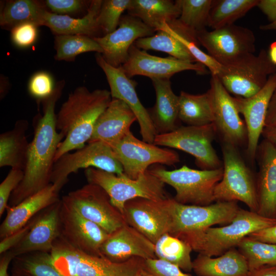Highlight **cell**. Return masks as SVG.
<instances>
[{
	"mask_svg": "<svg viewBox=\"0 0 276 276\" xmlns=\"http://www.w3.org/2000/svg\"><path fill=\"white\" fill-rule=\"evenodd\" d=\"M64 82L56 84L53 94L43 101V114L37 123L30 143L22 181L12 193L9 206H15L50 183L58 146L64 139L56 128L55 109Z\"/></svg>",
	"mask_w": 276,
	"mask_h": 276,
	"instance_id": "1",
	"label": "cell"
},
{
	"mask_svg": "<svg viewBox=\"0 0 276 276\" xmlns=\"http://www.w3.org/2000/svg\"><path fill=\"white\" fill-rule=\"evenodd\" d=\"M110 91H90L79 86L70 94L56 116V128L64 140L59 144L55 162L61 156L84 147L94 132L98 119L111 101Z\"/></svg>",
	"mask_w": 276,
	"mask_h": 276,
	"instance_id": "2",
	"label": "cell"
},
{
	"mask_svg": "<svg viewBox=\"0 0 276 276\" xmlns=\"http://www.w3.org/2000/svg\"><path fill=\"white\" fill-rule=\"evenodd\" d=\"M275 224L276 219L240 208L227 224L185 234L178 238L187 242L199 254L217 257L236 248L243 239L251 234Z\"/></svg>",
	"mask_w": 276,
	"mask_h": 276,
	"instance_id": "3",
	"label": "cell"
},
{
	"mask_svg": "<svg viewBox=\"0 0 276 276\" xmlns=\"http://www.w3.org/2000/svg\"><path fill=\"white\" fill-rule=\"evenodd\" d=\"M55 267L65 276H135L145 260L133 257L122 262L88 255L72 247L61 237L50 252Z\"/></svg>",
	"mask_w": 276,
	"mask_h": 276,
	"instance_id": "4",
	"label": "cell"
},
{
	"mask_svg": "<svg viewBox=\"0 0 276 276\" xmlns=\"http://www.w3.org/2000/svg\"><path fill=\"white\" fill-rule=\"evenodd\" d=\"M88 183L101 187L109 195L112 204L122 214L128 201L143 198L154 201L167 197L165 183L148 169L136 179H131L124 173L116 174L95 168L85 169Z\"/></svg>",
	"mask_w": 276,
	"mask_h": 276,
	"instance_id": "5",
	"label": "cell"
},
{
	"mask_svg": "<svg viewBox=\"0 0 276 276\" xmlns=\"http://www.w3.org/2000/svg\"><path fill=\"white\" fill-rule=\"evenodd\" d=\"M223 176L214 192V201H241L250 211L257 212L256 180L242 157L238 147L221 142Z\"/></svg>",
	"mask_w": 276,
	"mask_h": 276,
	"instance_id": "6",
	"label": "cell"
},
{
	"mask_svg": "<svg viewBox=\"0 0 276 276\" xmlns=\"http://www.w3.org/2000/svg\"><path fill=\"white\" fill-rule=\"evenodd\" d=\"M149 171L175 190V201L184 204L196 205H207L215 202V188L221 180L223 172V167L197 170L186 165L173 170L155 167Z\"/></svg>",
	"mask_w": 276,
	"mask_h": 276,
	"instance_id": "7",
	"label": "cell"
},
{
	"mask_svg": "<svg viewBox=\"0 0 276 276\" xmlns=\"http://www.w3.org/2000/svg\"><path fill=\"white\" fill-rule=\"evenodd\" d=\"M275 72L276 65L270 61L268 52L262 49L258 55L248 54L221 65L217 76L229 94L247 98L259 92Z\"/></svg>",
	"mask_w": 276,
	"mask_h": 276,
	"instance_id": "8",
	"label": "cell"
},
{
	"mask_svg": "<svg viewBox=\"0 0 276 276\" xmlns=\"http://www.w3.org/2000/svg\"><path fill=\"white\" fill-rule=\"evenodd\" d=\"M213 123L202 126H180L174 130L157 134L153 144L184 151L195 158L201 170L223 167L222 161L213 147L217 134Z\"/></svg>",
	"mask_w": 276,
	"mask_h": 276,
	"instance_id": "9",
	"label": "cell"
},
{
	"mask_svg": "<svg viewBox=\"0 0 276 276\" xmlns=\"http://www.w3.org/2000/svg\"><path fill=\"white\" fill-rule=\"evenodd\" d=\"M95 168L118 175L124 174L123 167L111 147L102 141L89 142L73 153L61 156L54 165L51 183L60 191L68 176L80 169Z\"/></svg>",
	"mask_w": 276,
	"mask_h": 276,
	"instance_id": "10",
	"label": "cell"
},
{
	"mask_svg": "<svg viewBox=\"0 0 276 276\" xmlns=\"http://www.w3.org/2000/svg\"><path fill=\"white\" fill-rule=\"evenodd\" d=\"M110 146L121 164L124 173L131 179H136L144 174L151 165L172 166L180 162L175 151L141 141L131 131Z\"/></svg>",
	"mask_w": 276,
	"mask_h": 276,
	"instance_id": "11",
	"label": "cell"
},
{
	"mask_svg": "<svg viewBox=\"0 0 276 276\" xmlns=\"http://www.w3.org/2000/svg\"><path fill=\"white\" fill-rule=\"evenodd\" d=\"M173 222L169 234L179 236L232 222L239 208L236 201H216L207 205L184 204L170 198Z\"/></svg>",
	"mask_w": 276,
	"mask_h": 276,
	"instance_id": "12",
	"label": "cell"
},
{
	"mask_svg": "<svg viewBox=\"0 0 276 276\" xmlns=\"http://www.w3.org/2000/svg\"><path fill=\"white\" fill-rule=\"evenodd\" d=\"M61 200L109 234L127 224L123 214L100 186L88 183L62 197Z\"/></svg>",
	"mask_w": 276,
	"mask_h": 276,
	"instance_id": "13",
	"label": "cell"
},
{
	"mask_svg": "<svg viewBox=\"0 0 276 276\" xmlns=\"http://www.w3.org/2000/svg\"><path fill=\"white\" fill-rule=\"evenodd\" d=\"M199 44L221 65L254 53L255 36L249 29L232 24L211 31L206 29L196 36Z\"/></svg>",
	"mask_w": 276,
	"mask_h": 276,
	"instance_id": "14",
	"label": "cell"
},
{
	"mask_svg": "<svg viewBox=\"0 0 276 276\" xmlns=\"http://www.w3.org/2000/svg\"><path fill=\"white\" fill-rule=\"evenodd\" d=\"M126 223L154 244L171 232L173 217L170 198L154 201L136 198L127 201L122 213Z\"/></svg>",
	"mask_w": 276,
	"mask_h": 276,
	"instance_id": "15",
	"label": "cell"
},
{
	"mask_svg": "<svg viewBox=\"0 0 276 276\" xmlns=\"http://www.w3.org/2000/svg\"><path fill=\"white\" fill-rule=\"evenodd\" d=\"M213 113V124L221 142L237 147L247 145V131L241 118L234 97L225 88L218 77L212 75L208 90Z\"/></svg>",
	"mask_w": 276,
	"mask_h": 276,
	"instance_id": "16",
	"label": "cell"
},
{
	"mask_svg": "<svg viewBox=\"0 0 276 276\" xmlns=\"http://www.w3.org/2000/svg\"><path fill=\"white\" fill-rule=\"evenodd\" d=\"M96 60L106 75L112 98L120 99L129 107L136 116L142 140L153 144L157 133L148 109L138 97L136 82L125 73L121 66L116 67L106 62L100 53H96Z\"/></svg>",
	"mask_w": 276,
	"mask_h": 276,
	"instance_id": "17",
	"label": "cell"
},
{
	"mask_svg": "<svg viewBox=\"0 0 276 276\" xmlns=\"http://www.w3.org/2000/svg\"><path fill=\"white\" fill-rule=\"evenodd\" d=\"M130 78L140 75L153 79H170L174 74L192 70L199 74L206 73L205 66L199 62H192L176 59L152 55L137 48L134 43L130 47L128 57L121 66Z\"/></svg>",
	"mask_w": 276,
	"mask_h": 276,
	"instance_id": "18",
	"label": "cell"
},
{
	"mask_svg": "<svg viewBox=\"0 0 276 276\" xmlns=\"http://www.w3.org/2000/svg\"><path fill=\"white\" fill-rule=\"evenodd\" d=\"M60 221V237L67 243L85 254L102 256L100 248L110 235L105 230L62 200Z\"/></svg>",
	"mask_w": 276,
	"mask_h": 276,
	"instance_id": "19",
	"label": "cell"
},
{
	"mask_svg": "<svg viewBox=\"0 0 276 276\" xmlns=\"http://www.w3.org/2000/svg\"><path fill=\"white\" fill-rule=\"evenodd\" d=\"M276 89V72L271 75L265 86L254 96L244 98L233 97L238 112L244 118L247 131L246 152L249 160L256 159L259 141L265 125L271 97Z\"/></svg>",
	"mask_w": 276,
	"mask_h": 276,
	"instance_id": "20",
	"label": "cell"
},
{
	"mask_svg": "<svg viewBox=\"0 0 276 276\" xmlns=\"http://www.w3.org/2000/svg\"><path fill=\"white\" fill-rule=\"evenodd\" d=\"M155 32L140 19L127 14L122 16L115 31L94 38L102 48L101 54L105 61L119 67L127 60L129 49L136 40L152 36Z\"/></svg>",
	"mask_w": 276,
	"mask_h": 276,
	"instance_id": "21",
	"label": "cell"
},
{
	"mask_svg": "<svg viewBox=\"0 0 276 276\" xmlns=\"http://www.w3.org/2000/svg\"><path fill=\"white\" fill-rule=\"evenodd\" d=\"M61 204L60 199L44 209L39 217L33 219L28 233L16 246L10 250L15 258L34 252H51L55 242L61 236Z\"/></svg>",
	"mask_w": 276,
	"mask_h": 276,
	"instance_id": "22",
	"label": "cell"
},
{
	"mask_svg": "<svg viewBox=\"0 0 276 276\" xmlns=\"http://www.w3.org/2000/svg\"><path fill=\"white\" fill-rule=\"evenodd\" d=\"M100 252L102 256L116 262H124L133 257L144 260L156 258L154 244L127 224L109 235Z\"/></svg>",
	"mask_w": 276,
	"mask_h": 276,
	"instance_id": "23",
	"label": "cell"
},
{
	"mask_svg": "<svg viewBox=\"0 0 276 276\" xmlns=\"http://www.w3.org/2000/svg\"><path fill=\"white\" fill-rule=\"evenodd\" d=\"M259 170L256 180L258 201L257 213L276 219V146L263 139L256 156Z\"/></svg>",
	"mask_w": 276,
	"mask_h": 276,
	"instance_id": "24",
	"label": "cell"
},
{
	"mask_svg": "<svg viewBox=\"0 0 276 276\" xmlns=\"http://www.w3.org/2000/svg\"><path fill=\"white\" fill-rule=\"evenodd\" d=\"M60 190L51 183L18 204L7 208V214L0 226V238H4L24 227L38 212L60 200Z\"/></svg>",
	"mask_w": 276,
	"mask_h": 276,
	"instance_id": "25",
	"label": "cell"
},
{
	"mask_svg": "<svg viewBox=\"0 0 276 276\" xmlns=\"http://www.w3.org/2000/svg\"><path fill=\"white\" fill-rule=\"evenodd\" d=\"M136 121L135 115L125 102L112 98L98 119L88 143L102 141L110 146L130 131L131 126Z\"/></svg>",
	"mask_w": 276,
	"mask_h": 276,
	"instance_id": "26",
	"label": "cell"
},
{
	"mask_svg": "<svg viewBox=\"0 0 276 276\" xmlns=\"http://www.w3.org/2000/svg\"><path fill=\"white\" fill-rule=\"evenodd\" d=\"M152 82L156 101L148 110L157 134L172 131L180 126L178 96L173 91L170 79H153Z\"/></svg>",
	"mask_w": 276,
	"mask_h": 276,
	"instance_id": "27",
	"label": "cell"
},
{
	"mask_svg": "<svg viewBox=\"0 0 276 276\" xmlns=\"http://www.w3.org/2000/svg\"><path fill=\"white\" fill-rule=\"evenodd\" d=\"M102 3L101 0L91 1L87 13L81 18H74L45 10L42 26L49 27L56 35L78 34L97 37V34L101 31L98 17Z\"/></svg>",
	"mask_w": 276,
	"mask_h": 276,
	"instance_id": "28",
	"label": "cell"
},
{
	"mask_svg": "<svg viewBox=\"0 0 276 276\" xmlns=\"http://www.w3.org/2000/svg\"><path fill=\"white\" fill-rule=\"evenodd\" d=\"M193 270L198 276H247V262L236 248L215 258L199 254L193 261Z\"/></svg>",
	"mask_w": 276,
	"mask_h": 276,
	"instance_id": "29",
	"label": "cell"
},
{
	"mask_svg": "<svg viewBox=\"0 0 276 276\" xmlns=\"http://www.w3.org/2000/svg\"><path fill=\"white\" fill-rule=\"evenodd\" d=\"M28 127V121L19 120L12 129L1 134V167L24 170L30 146L26 136Z\"/></svg>",
	"mask_w": 276,
	"mask_h": 276,
	"instance_id": "30",
	"label": "cell"
},
{
	"mask_svg": "<svg viewBox=\"0 0 276 276\" xmlns=\"http://www.w3.org/2000/svg\"><path fill=\"white\" fill-rule=\"evenodd\" d=\"M127 11L156 31L164 23L170 24L176 20L180 14L176 1L170 0H131Z\"/></svg>",
	"mask_w": 276,
	"mask_h": 276,
	"instance_id": "31",
	"label": "cell"
},
{
	"mask_svg": "<svg viewBox=\"0 0 276 276\" xmlns=\"http://www.w3.org/2000/svg\"><path fill=\"white\" fill-rule=\"evenodd\" d=\"M176 2L180 9V16L168 25L198 43L196 36L208 26L213 0H177Z\"/></svg>",
	"mask_w": 276,
	"mask_h": 276,
	"instance_id": "32",
	"label": "cell"
},
{
	"mask_svg": "<svg viewBox=\"0 0 276 276\" xmlns=\"http://www.w3.org/2000/svg\"><path fill=\"white\" fill-rule=\"evenodd\" d=\"M178 118L189 126H202L214 121L210 95H193L181 91L178 96Z\"/></svg>",
	"mask_w": 276,
	"mask_h": 276,
	"instance_id": "33",
	"label": "cell"
},
{
	"mask_svg": "<svg viewBox=\"0 0 276 276\" xmlns=\"http://www.w3.org/2000/svg\"><path fill=\"white\" fill-rule=\"evenodd\" d=\"M44 4L33 0H15L8 2L0 15L1 26L12 29L14 26L32 22L42 26Z\"/></svg>",
	"mask_w": 276,
	"mask_h": 276,
	"instance_id": "34",
	"label": "cell"
},
{
	"mask_svg": "<svg viewBox=\"0 0 276 276\" xmlns=\"http://www.w3.org/2000/svg\"><path fill=\"white\" fill-rule=\"evenodd\" d=\"M192 250L187 242L168 233L164 234L154 243L157 259L174 264L187 272L193 270Z\"/></svg>",
	"mask_w": 276,
	"mask_h": 276,
	"instance_id": "35",
	"label": "cell"
},
{
	"mask_svg": "<svg viewBox=\"0 0 276 276\" xmlns=\"http://www.w3.org/2000/svg\"><path fill=\"white\" fill-rule=\"evenodd\" d=\"M164 24L156 34L139 38L134 44L145 51H160L178 59L197 62L185 46L166 28Z\"/></svg>",
	"mask_w": 276,
	"mask_h": 276,
	"instance_id": "36",
	"label": "cell"
},
{
	"mask_svg": "<svg viewBox=\"0 0 276 276\" xmlns=\"http://www.w3.org/2000/svg\"><path fill=\"white\" fill-rule=\"evenodd\" d=\"M259 0H213L208 26L216 29L234 22L257 7Z\"/></svg>",
	"mask_w": 276,
	"mask_h": 276,
	"instance_id": "37",
	"label": "cell"
},
{
	"mask_svg": "<svg viewBox=\"0 0 276 276\" xmlns=\"http://www.w3.org/2000/svg\"><path fill=\"white\" fill-rule=\"evenodd\" d=\"M56 53L55 59L72 61L82 53H102V49L94 38L82 35H56L55 37Z\"/></svg>",
	"mask_w": 276,
	"mask_h": 276,
	"instance_id": "38",
	"label": "cell"
},
{
	"mask_svg": "<svg viewBox=\"0 0 276 276\" xmlns=\"http://www.w3.org/2000/svg\"><path fill=\"white\" fill-rule=\"evenodd\" d=\"M245 259L249 270L276 265V244L245 237L237 246Z\"/></svg>",
	"mask_w": 276,
	"mask_h": 276,
	"instance_id": "39",
	"label": "cell"
},
{
	"mask_svg": "<svg viewBox=\"0 0 276 276\" xmlns=\"http://www.w3.org/2000/svg\"><path fill=\"white\" fill-rule=\"evenodd\" d=\"M17 257L21 270L27 276H65L54 266L50 252H34Z\"/></svg>",
	"mask_w": 276,
	"mask_h": 276,
	"instance_id": "40",
	"label": "cell"
},
{
	"mask_svg": "<svg viewBox=\"0 0 276 276\" xmlns=\"http://www.w3.org/2000/svg\"><path fill=\"white\" fill-rule=\"evenodd\" d=\"M131 0H105L98 17L100 30L105 35L115 31L119 26L123 12L127 10Z\"/></svg>",
	"mask_w": 276,
	"mask_h": 276,
	"instance_id": "41",
	"label": "cell"
},
{
	"mask_svg": "<svg viewBox=\"0 0 276 276\" xmlns=\"http://www.w3.org/2000/svg\"><path fill=\"white\" fill-rule=\"evenodd\" d=\"M164 25L166 28L185 46L197 62L208 67L212 75L217 76L219 74L221 65L208 54L202 51L198 47L199 44L174 30L167 23H165Z\"/></svg>",
	"mask_w": 276,
	"mask_h": 276,
	"instance_id": "42",
	"label": "cell"
},
{
	"mask_svg": "<svg viewBox=\"0 0 276 276\" xmlns=\"http://www.w3.org/2000/svg\"><path fill=\"white\" fill-rule=\"evenodd\" d=\"M56 85L50 73L40 71L32 76L28 88L32 97L39 100H44L53 94Z\"/></svg>",
	"mask_w": 276,
	"mask_h": 276,
	"instance_id": "43",
	"label": "cell"
},
{
	"mask_svg": "<svg viewBox=\"0 0 276 276\" xmlns=\"http://www.w3.org/2000/svg\"><path fill=\"white\" fill-rule=\"evenodd\" d=\"M24 176V170L11 168L7 176L0 185V217H2L8 206V202L10 196L22 181Z\"/></svg>",
	"mask_w": 276,
	"mask_h": 276,
	"instance_id": "44",
	"label": "cell"
},
{
	"mask_svg": "<svg viewBox=\"0 0 276 276\" xmlns=\"http://www.w3.org/2000/svg\"><path fill=\"white\" fill-rule=\"evenodd\" d=\"M37 25L25 22L17 25L11 30V38L14 44L19 48H28L36 41L37 35Z\"/></svg>",
	"mask_w": 276,
	"mask_h": 276,
	"instance_id": "45",
	"label": "cell"
},
{
	"mask_svg": "<svg viewBox=\"0 0 276 276\" xmlns=\"http://www.w3.org/2000/svg\"><path fill=\"white\" fill-rule=\"evenodd\" d=\"M90 2L81 0H46L44 4L52 13L66 15L88 9Z\"/></svg>",
	"mask_w": 276,
	"mask_h": 276,
	"instance_id": "46",
	"label": "cell"
},
{
	"mask_svg": "<svg viewBox=\"0 0 276 276\" xmlns=\"http://www.w3.org/2000/svg\"><path fill=\"white\" fill-rule=\"evenodd\" d=\"M145 268L151 276H191L178 266L157 258L145 260Z\"/></svg>",
	"mask_w": 276,
	"mask_h": 276,
	"instance_id": "47",
	"label": "cell"
},
{
	"mask_svg": "<svg viewBox=\"0 0 276 276\" xmlns=\"http://www.w3.org/2000/svg\"><path fill=\"white\" fill-rule=\"evenodd\" d=\"M33 223L31 219L24 227L10 235L1 239L0 253L4 254L16 246L29 231Z\"/></svg>",
	"mask_w": 276,
	"mask_h": 276,
	"instance_id": "48",
	"label": "cell"
},
{
	"mask_svg": "<svg viewBox=\"0 0 276 276\" xmlns=\"http://www.w3.org/2000/svg\"><path fill=\"white\" fill-rule=\"evenodd\" d=\"M248 236L260 241L276 244V224L253 233Z\"/></svg>",
	"mask_w": 276,
	"mask_h": 276,
	"instance_id": "49",
	"label": "cell"
},
{
	"mask_svg": "<svg viewBox=\"0 0 276 276\" xmlns=\"http://www.w3.org/2000/svg\"><path fill=\"white\" fill-rule=\"evenodd\" d=\"M270 22L276 21V0H259L257 6Z\"/></svg>",
	"mask_w": 276,
	"mask_h": 276,
	"instance_id": "50",
	"label": "cell"
},
{
	"mask_svg": "<svg viewBox=\"0 0 276 276\" xmlns=\"http://www.w3.org/2000/svg\"><path fill=\"white\" fill-rule=\"evenodd\" d=\"M262 136L263 139L276 146V119L270 124L265 126Z\"/></svg>",
	"mask_w": 276,
	"mask_h": 276,
	"instance_id": "51",
	"label": "cell"
},
{
	"mask_svg": "<svg viewBox=\"0 0 276 276\" xmlns=\"http://www.w3.org/2000/svg\"><path fill=\"white\" fill-rule=\"evenodd\" d=\"M247 276H276V265H266L250 271Z\"/></svg>",
	"mask_w": 276,
	"mask_h": 276,
	"instance_id": "52",
	"label": "cell"
},
{
	"mask_svg": "<svg viewBox=\"0 0 276 276\" xmlns=\"http://www.w3.org/2000/svg\"><path fill=\"white\" fill-rule=\"evenodd\" d=\"M14 258L15 257L10 250L2 254L0 260V276H9L8 267L11 260Z\"/></svg>",
	"mask_w": 276,
	"mask_h": 276,
	"instance_id": "53",
	"label": "cell"
},
{
	"mask_svg": "<svg viewBox=\"0 0 276 276\" xmlns=\"http://www.w3.org/2000/svg\"><path fill=\"white\" fill-rule=\"evenodd\" d=\"M276 119V89L269 102L267 110L265 125H267Z\"/></svg>",
	"mask_w": 276,
	"mask_h": 276,
	"instance_id": "54",
	"label": "cell"
},
{
	"mask_svg": "<svg viewBox=\"0 0 276 276\" xmlns=\"http://www.w3.org/2000/svg\"><path fill=\"white\" fill-rule=\"evenodd\" d=\"M268 54L270 61L276 65V41L270 44Z\"/></svg>",
	"mask_w": 276,
	"mask_h": 276,
	"instance_id": "55",
	"label": "cell"
},
{
	"mask_svg": "<svg viewBox=\"0 0 276 276\" xmlns=\"http://www.w3.org/2000/svg\"><path fill=\"white\" fill-rule=\"evenodd\" d=\"M260 29L262 31H276V21L273 22L263 25L260 26Z\"/></svg>",
	"mask_w": 276,
	"mask_h": 276,
	"instance_id": "56",
	"label": "cell"
},
{
	"mask_svg": "<svg viewBox=\"0 0 276 276\" xmlns=\"http://www.w3.org/2000/svg\"><path fill=\"white\" fill-rule=\"evenodd\" d=\"M135 276H151L144 267L141 268L135 274Z\"/></svg>",
	"mask_w": 276,
	"mask_h": 276,
	"instance_id": "57",
	"label": "cell"
}]
</instances>
